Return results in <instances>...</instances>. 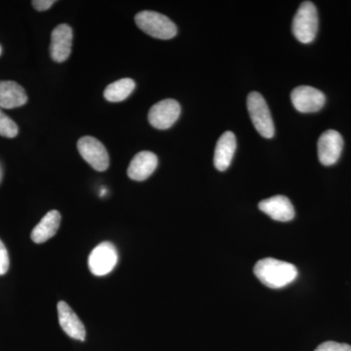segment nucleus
Returning a JSON list of instances; mask_svg holds the SVG:
<instances>
[{"label": "nucleus", "mask_w": 351, "mask_h": 351, "mask_svg": "<svg viewBox=\"0 0 351 351\" xmlns=\"http://www.w3.org/2000/svg\"><path fill=\"white\" fill-rule=\"evenodd\" d=\"M247 108L256 130L263 138H270L274 136V119L269 106L263 97L258 92H252L247 98Z\"/></svg>", "instance_id": "nucleus-4"}, {"label": "nucleus", "mask_w": 351, "mask_h": 351, "mask_svg": "<svg viewBox=\"0 0 351 351\" xmlns=\"http://www.w3.org/2000/svg\"><path fill=\"white\" fill-rule=\"evenodd\" d=\"M18 133H19V128L15 121L0 110V136L12 138L17 137Z\"/></svg>", "instance_id": "nucleus-18"}, {"label": "nucleus", "mask_w": 351, "mask_h": 351, "mask_svg": "<svg viewBox=\"0 0 351 351\" xmlns=\"http://www.w3.org/2000/svg\"><path fill=\"white\" fill-rule=\"evenodd\" d=\"M136 25L145 34L157 39H171L177 34V25L163 14L142 11L135 16Z\"/></svg>", "instance_id": "nucleus-2"}, {"label": "nucleus", "mask_w": 351, "mask_h": 351, "mask_svg": "<svg viewBox=\"0 0 351 351\" xmlns=\"http://www.w3.org/2000/svg\"><path fill=\"white\" fill-rule=\"evenodd\" d=\"M237 149V138L232 132L228 131L219 137L214 154V165L217 170L226 171L232 163Z\"/></svg>", "instance_id": "nucleus-14"}, {"label": "nucleus", "mask_w": 351, "mask_h": 351, "mask_svg": "<svg viewBox=\"0 0 351 351\" xmlns=\"http://www.w3.org/2000/svg\"><path fill=\"white\" fill-rule=\"evenodd\" d=\"M181 114V106L173 99L158 101L149 112V121L152 127L166 130L174 125Z\"/></svg>", "instance_id": "nucleus-7"}, {"label": "nucleus", "mask_w": 351, "mask_h": 351, "mask_svg": "<svg viewBox=\"0 0 351 351\" xmlns=\"http://www.w3.org/2000/svg\"><path fill=\"white\" fill-rule=\"evenodd\" d=\"M258 208L263 213L277 221H290L295 217L294 206L290 199L283 195H276L261 201Z\"/></svg>", "instance_id": "nucleus-12"}, {"label": "nucleus", "mask_w": 351, "mask_h": 351, "mask_svg": "<svg viewBox=\"0 0 351 351\" xmlns=\"http://www.w3.org/2000/svg\"><path fill=\"white\" fill-rule=\"evenodd\" d=\"M27 103L24 88L15 82H0V108H20Z\"/></svg>", "instance_id": "nucleus-16"}, {"label": "nucleus", "mask_w": 351, "mask_h": 351, "mask_svg": "<svg viewBox=\"0 0 351 351\" xmlns=\"http://www.w3.org/2000/svg\"><path fill=\"white\" fill-rule=\"evenodd\" d=\"M73 29L66 24L57 25L51 34L50 54L53 61L63 63L71 56Z\"/></svg>", "instance_id": "nucleus-10"}, {"label": "nucleus", "mask_w": 351, "mask_h": 351, "mask_svg": "<svg viewBox=\"0 0 351 351\" xmlns=\"http://www.w3.org/2000/svg\"><path fill=\"white\" fill-rule=\"evenodd\" d=\"M318 13L311 1L302 2L293 20L292 31L300 43H313L318 32Z\"/></svg>", "instance_id": "nucleus-3"}, {"label": "nucleus", "mask_w": 351, "mask_h": 351, "mask_svg": "<svg viewBox=\"0 0 351 351\" xmlns=\"http://www.w3.org/2000/svg\"><path fill=\"white\" fill-rule=\"evenodd\" d=\"M314 351H351V346L336 341H325Z\"/></svg>", "instance_id": "nucleus-19"}, {"label": "nucleus", "mask_w": 351, "mask_h": 351, "mask_svg": "<svg viewBox=\"0 0 351 351\" xmlns=\"http://www.w3.org/2000/svg\"><path fill=\"white\" fill-rule=\"evenodd\" d=\"M1 52H2L1 46H0V55H1Z\"/></svg>", "instance_id": "nucleus-22"}, {"label": "nucleus", "mask_w": 351, "mask_h": 351, "mask_svg": "<svg viewBox=\"0 0 351 351\" xmlns=\"http://www.w3.org/2000/svg\"><path fill=\"white\" fill-rule=\"evenodd\" d=\"M119 255L114 245L110 242L99 244L90 254L88 265L90 271L96 276H105L112 272L117 265Z\"/></svg>", "instance_id": "nucleus-6"}, {"label": "nucleus", "mask_w": 351, "mask_h": 351, "mask_svg": "<svg viewBox=\"0 0 351 351\" xmlns=\"http://www.w3.org/2000/svg\"><path fill=\"white\" fill-rule=\"evenodd\" d=\"M291 100L298 112L311 113L319 112L324 107L326 97L316 88L299 86L293 90Z\"/></svg>", "instance_id": "nucleus-8"}, {"label": "nucleus", "mask_w": 351, "mask_h": 351, "mask_svg": "<svg viewBox=\"0 0 351 351\" xmlns=\"http://www.w3.org/2000/svg\"><path fill=\"white\" fill-rule=\"evenodd\" d=\"M55 3L54 0H34L32 2V6L38 11H46L52 7Z\"/></svg>", "instance_id": "nucleus-21"}, {"label": "nucleus", "mask_w": 351, "mask_h": 351, "mask_svg": "<svg viewBox=\"0 0 351 351\" xmlns=\"http://www.w3.org/2000/svg\"><path fill=\"white\" fill-rule=\"evenodd\" d=\"M136 83L131 78H122L108 85L104 92L106 100L112 103H119L126 100L135 89Z\"/></svg>", "instance_id": "nucleus-17"}, {"label": "nucleus", "mask_w": 351, "mask_h": 351, "mask_svg": "<svg viewBox=\"0 0 351 351\" xmlns=\"http://www.w3.org/2000/svg\"><path fill=\"white\" fill-rule=\"evenodd\" d=\"M61 219V214L56 210L48 212L32 230L31 234L32 241L34 243L41 244L52 239L59 230Z\"/></svg>", "instance_id": "nucleus-15"}, {"label": "nucleus", "mask_w": 351, "mask_h": 351, "mask_svg": "<svg viewBox=\"0 0 351 351\" xmlns=\"http://www.w3.org/2000/svg\"><path fill=\"white\" fill-rule=\"evenodd\" d=\"M9 261L8 252L5 245L0 240V276H4L9 269Z\"/></svg>", "instance_id": "nucleus-20"}, {"label": "nucleus", "mask_w": 351, "mask_h": 351, "mask_svg": "<svg viewBox=\"0 0 351 351\" xmlns=\"http://www.w3.org/2000/svg\"><path fill=\"white\" fill-rule=\"evenodd\" d=\"M254 274L263 285L279 289L285 287L297 278L298 269L292 263L267 258L256 263Z\"/></svg>", "instance_id": "nucleus-1"}, {"label": "nucleus", "mask_w": 351, "mask_h": 351, "mask_svg": "<svg viewBox=\"0 0 351 351\" xmlns=\"http://www.w3.org/2000/svg\"><path fill=\"white\" fill-rule=\"evenodd\" d=\"M77 149L82 158L93 169L104 172L110 166V156L105 145L91 136H84L77 142Z\"/></svg>", "instance_id": "nucleus-5"}, {"label": "nucleus", "mask_w": 351, "mask_h": 351, "mask_svg": "<svg viewBox=\"0 0 351 351\" xmlns=\"http://www.w3.org/2000/svg\"><path fill=\"white\" fill-rule=\"evenodd\" d=\"M57 308L60 326L64 332L71 339L84 341L86 338V330L75 311L63 301L59 302Z\"/></svg>", "instance_id": "nucleus-11"}, {"label": "nucleus", "mask_w": 351, "mask_h": 351, "mask_svg": "<svg viewBox=\"0 0 351 351\" xmlns=\"http://www.w3.org/2000/svg\"><path fill=\"white\" fill-rule=\"evenodd\" d=\"M157 164H158V158L154 152L147 151L138 152L132 159L127 174L133 181H145L156 171Z\"/></svg>", "instance_id": "nucleus-13"}, {"label": "nucleus", "mask_w": 351, "mask_h": 351, "mask_svg": "<svg viewBox=\"0 0 351 351\" xmlns=\"http://www.w3.org/2000/svg\"><path fill=\"white\" fill-rule=\"evenodd\" d=\"M318 158L323 165L331 166L338 162L343 149V140L336 130H328L318 140Z\"/></svg>", "instance_id": "nucleus-9"}]
</instances>
